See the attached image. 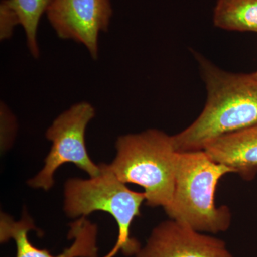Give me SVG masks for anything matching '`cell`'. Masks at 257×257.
<instances>
[{
  "label": "cell",
  "mask_w": 257,
  "mask_h": 257,
  "mask_svg": "<svg viewBox=\"0 0 257 257\" xmlns=\"http://www.w3.org/2000/svg\"><path fill=\"white\" fill-rule=\"evenodd\" d=\"M96 115L95 108L87 101L76 103L59 115L46 132L52 143L45 166L35 177L28 181L34 189L49 191L55 184L56 171L65 163H73L89 177L100 174V165L89 157L85 144L87 125Z\"/></svg>",
  "instance_id": "obj_5"
},
{
  "label": "cell",
  "mask_w": 257,
  "mask_h": 257,
  "mask_svg": "<svg viewBox=\"0 0 257 257\" xmlns=\"http://www.w3.org/2000/svg\"><path fill=\"white\" fill-rule=\"evenodd\" d=\"M135 257H234L222 239L169 219L152 229Z\"/></svg>",
  "instance_id": "obj_7"
},
{
  "label": "cell",
  "mask_w": 257,
  "mask_h": 257,
  "mask_svg": "<svg viewBox=\"0 0 257 257\" xmlns=\"http://www.w3.org/2000/svg\"><path fill=\"white\" fill-rule=\"evenodd\" d=\"M13 9L16 11L20 25H22L26 37L27 47L34 58L38 59L40 55L37 41V31L42 15L54 0H8Z\"/></svg>",
  "instance_id": "obj_11"
},
{
  "label": "cell",
  "mask_w": 257,
  "mask_h": 257,
  "mask_svg": "<svg viewBox=\"0 0 257 257\" xmlns=\"http://www.w3.org/2000/svg\"><path fill=\"white\" fill-rule=\"evenodd\" d=\"M116 156L109 165L124 184L144 189L145 202L165 209L172 201L179 152L173 136L161 130H146L117 138Z\"/></svg>",
  "instance_id": "obj_3"
},
{
  "label": "cell",
  "mask_w": 257,
  "mask_h": 257,
  "mask_svg": "<svg viewBox=\"0 0 257 257\" xmlns=\"http://www.w3.org/2000/svg\"><path fill=\"white\" fill-rule=\"evenodd\" d=\"M213 23L221 30L257 33V0H217Z\"/></svg>",
  "instance_id": "obj_10"
},
{
  "label": "cell",
  "mask_w": 257,
  "mask_h": 257,
  "mask_svg": "<svg viewBox=\"0 0 257 257\" xmlns=\"http://www.w3.org/2000/svg\"><path fill=\"white\" fill-rule=\"evenodd\" d=\"M38 231L28 213L24 211L20 220L1 213L0 215V242L14 240L16 244L15 257H98L97 225L88 220L86 216L79 217L69 224L67 237L72 243L60 254L53 256L47 249L35 247L28 239V232Z\"/></svg>",
  "instance_id": "obj_8"
},
{
  "label": "cell",
  "mask_w": 257,
  "mask_h": 257,
  "mask_svg": "<svg viewBox=\"0 0 257 257\" xmlns=\"http://www.w3.org/2000/svg\"><path fill=\"white\" fill-rule=\"evenodd\" d=\"M256 72H257V71H256Z\"/></svg>",
  "instance_id": "obj_14"
},
{
  "label": "cell",
  "mask_w": 257,
  "mask_h": 257,
  "mask_svg": "<svg viewBox=\"0 0 257 257\" xmlns=\"http://www.w3.org/2000/svg\"><path fill=\"white\" fill-rule=\"evenodd\" d=\"M110 0H54L46 15L57 37L84 45L93 60L99 57V36L107 32Z\"/></svg>",
  "instance_id": "obj_6"
},
{
  "label": "cell",
  "mask_w": 257,
  "mask_h": 257,
  "mask_svg": "<svg viewBox=\"0 0 257 257\" xmlns=\"http://www.w3.org/2000/svg\"><path fill=\"white\" fill-rule=\"evenodd\" d=\"M207 98L197 119L174 135L179 152L199 151L213 140L257 124V72H226L196 55Z\"/></svg>",
  "instance_id": "obj_1"
},
{
  "label": "cell",
  "mask_w": 257,
  "mask_h": 257,
  "mask_svg": "<svg viewBox=\"0 0 257 257\" xmlns=\"http://www.w3.org/2000/svg\"><path fill=\"white\" fill-rule=\"evenodd\" d=\"M204 151L247 181L257 174V124L213 140Z\"/></svg>",
  "instance_id": "obj_9"
},
{
  "label": "cell",
  "mask_w": 257,
  "mask_h": 257,
  "mask_svg": "<svg viewBox=\"0 0 257 257\" xmlns=\"http://www.w3.org/2000/svg\"><path fill=\"white\" fill-rule=\"evenodd\" d=\"M20 25L16 11L8 0H2L0 3V40H10L13 36L15 27Z\"/></svg>",
  "instance_id": "obj_12"
},
{
  "label": "cell",
  "mask_w": 257,
  "mask_h": 257,
  "mask_svg": "<svg viewBox=\"0 0 257 257\" xmlns=\"http://www.w3.org/2000/svg\"><path fill=\"white\" fill-rule=\"evenodd\" d=\"M1 116V147L5 149L13 142L17 130V122L14 114L4 101L0 103Z\"/></svg>",
  "instance_id": "obj_13"
},
{
  "label": "cell",
  "mask_w": 257,
  "mask_h": 257,
  "mask_svg": "<svg viewBox=\"0 0 257 257\" xmlns=\"http://www.w3.org/2000/svg\"><path fill=\"white\" fill-rule=\"evenodd\" d=\"M229 173L233 171L213 160L204 150L179 152L173 196L166 214L199 232L227 231L231 211L226 206L217 207L215 194L219 181Z\"/></svg>",
  "instance_id": "obj_2"
},
{
  "label": "cell",
  "mask_w": 257,
  "mask_h": 257,
  "mask_svg": "<svg viewBox=\"0 0 257 257\" xmlns=\"http://www.w3.org/2000/svg\"><path fill=\"white\" fill-rule=\"evenodd\" d=\"M101 172L88 179H69L64 184V211L69 218L89 215L104 211L116 221L119 230L114 247L104 257H114L119 251L135 256L141 245L130 235L134 219L141 216L140 208L145 193L130 190L120 181L107 164H100Z\"/></svg>",
  "instance_id": "obj_4"
}]
</instances>
